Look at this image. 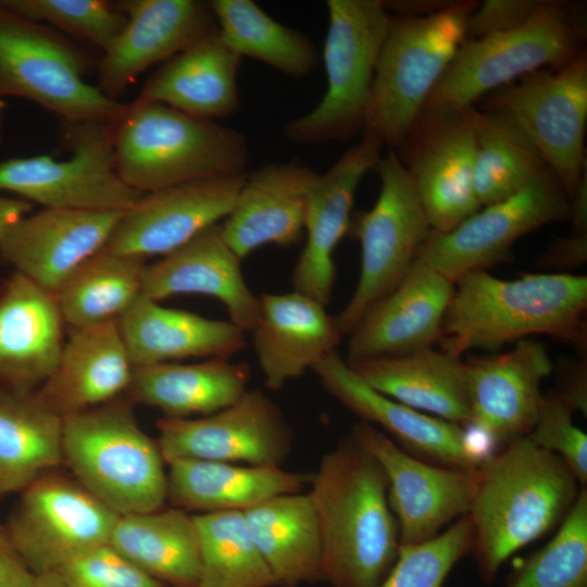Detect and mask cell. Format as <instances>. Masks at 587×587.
<instances>
[{"label": "cell", "mask_w": 587, "mask_h": 587, "mask_svg": "<svg viewBox=\"0 0 587 587\" xmlns=\"http://www.w3.org/2000/svg\"><path fill=\"white\" fill-rule=\"evenodd\" d=\"M251 333L265 386L273 391L313 371L342 337L326 305L295 290L261 295Z\"/></svg>", "instance_id": "obj_28"}, {"label": "cell", "mask_w": 587, "mask_h": 587, "mask_svg": "<svg viewBox=\"0 0 587 587\" xmlns=\"http://www.w3.org/2000/svg\"><path fill=\"white\" fill-rule=\"evenodd\" d=\"M205 587H276L243 512L193 514Z\"/></svg>", "instance_id": "obj_41"}, {"label": "cell", "mask_w": 587, "mask_h": 587, "mask_svg": "<svg viewBox=\"0 0 587 587\" xmlns=\"http://www.w3.org/2000/svg\"><path fill=\"white\" fill-rule=\"evenodd\" d=\"M157 428L166 464L196 460L282 467L294 448L290 423L260 388H248L233 404L210 415L161 417Z\"/></svg>", "instance_id": "obj_14"}, {"label": "cell", "mask_w": 587, "mask_h": 587, "mask_svg": "<svg viewBox=\"0 0 587 587\" xmlns=\"http://www.w3.org/2000/svg\"><path fill=\"white\" fill-rule=\"evenodd\" d=\"M122 213L43 209L2 230L0 258L54 294L83 262L104 248Z\"/></svg>", "instance_id": "obj_23"}, {"label": "cell", "mask_w": 587, "mask_h": 587, "mask_svg": "<svg viewBox=\"0 0 587 587\" xmlns=\"http://www.w3.org/2000/svg\"><path fill=\"white\" fill-rule=\"evenodd\" d=\"M111 134L121 178L142 193L247 173L249 143L243 134L160 102L124 103L111 121Z\"/></svg>", "instance_id": "obj_4"}, {"label": "cell", "mask_w": 587, "mask_h": 587, "mask_svg": "<svg viewBox=\"0 0 587 587\" xmlns=\"http://www.w3.org/2000/svg\"><path fill=\"white\" fill-rule=\"evenodd\" d=\"M466 364L470 424L503 447L532 430L552 363L541 344L523 339L509 351Z\"/></svg>", "instance_id": "obj_24"}, {"label": "cell", "mask_w": 587, "mask_h": 587, "mask_svg": "<svg viewBox=\"0 0 587 587\" xmlns=\"http://www.w3.org/2000/svg\"><path fill=\"white\" fill-rule=\"evenodd\" d=\"M383 143L370 133L348 149L325 173L319 174L309 195L305 245L291 274L292 290L327 305L336 279L334 251L349 232L354 195L362 177L375 170Z\"/></svg>", "instance_id": "obj_20"}, {"label": "cell", "mask_w": 587, "mask_h": 587, "mask_svg": "<svg viewBox=\"0 0 587 587\" xmlns=\"http://www.w3.org/2000/svg\"><path fill=\"white\" fill-rule=\"evenodd\" d=\"M350 437L384 471L400 546L430 539L451 521L467 514L476 467L464 470L424 461L365 422L354 424Z\"/></svg>", "instance_id": "obj_17"}, {"label": "cell", "mask_w": 587, "mask_h": 587, "mask_svg": "<svg viewBox=\"0 0 587 587\" xmlns=\"http://www.w3.org/2000/svg\"><path fill=\"white\" fill-rule=\"evenodd\" d=\"M545 262L558 267H575L587 259V233L572 232L553 241L545 253Z\"/></svg>", "instance_id": "obj_49"}, {"label": "cell", "mask_w": 587, "mask_h": 587, "mask_svg": "<svg viewBox=\"0 0 587 587\" xmlns=\"http://www.w3.org/2000/svg\"><path fill=\"white\" fill-rule=\"evenodd\" d=\"M250 375L247 363L222 358L136 366L125 395L133 403L159 409L163 417L205 416L237 401Z\"/></svg>", "instance_id": "obj_34"}, {"label": "cell", "mask_w": 587, "mask_h": 587, "mask_svg": "<svg viewBox=\"0 0 587 587\" xmlns=\"http://www.w3.org/2000/svg\"><path fill=\"white\" fill-rule=\"evenodd\" d=\"M18 14L47 23L104 51L126 24L117 3L104 0H1Z\"/></svg>", "instance_id": "obj_44"}, {"label": "cell", "mask_w": 587, "mask_h": 587, "mask_svg": "<svg viewBox=\"0 0 587 587\" xmlns=\"http://www.w3.org/2000/svg\"><path fill=\"white\" fill-rule=\"evenodd\" d=\"M0 122H1V104H0Z\"/></svg>", "instance_id": "obj_53"}, {"label": "cell", "mask_w": 587, "mask_h": 587, "mask_svg": "<svg viewBox=\"0 0 587 587\" xmlns=\"http://www.w3.org/2000/svg\"><path fill=\"white\" fill-rule=\"evenodd\" d=\"M544 0H486L466 22V38H480L513 29L529 20Z\"/></svg>", "instance_id": "obj_47"}, {"label": "cell", "mask_w": 587, "mask_h": 587, "mask_svg": "<svg viewBox=\"0 0 587 587\" xmlns=\"http://www.w3.org/2000/svg\"><path fill=\"white\" fill-rule=\"evenodd\" d=\"M583 488L559 455L527 437L480 462L466 515L482 579L492 582L513 553L559 526Z\"/></svg>", "instance_id": "obj_1"}, {"label": "cell", "mask_w": 587, "mask_h": 587, "mask_svg": "<svg viewBox=\"0 0 587 587\" xmlns=\"http://www.w3.org/2000/svg\"><path fill=\"white\" fill-rule=\"evenodd\" d=\"M89 67L73 42L0 0V99L29 100L63 123L111 122L124 103L86 80Z\"/></svg>", "instance_id": "obj_9"}, {"label": "cell", "mask_w": 587, "mask_h": 587, "mask_svg": "<svg viewBox=\"0 0 587 587\" xmlns=\"http://www.w3.org/2000/svg\"><path fill=\"white\" fill-rule=\"evenodd\" d=\"M470 108L423 110L398 148L435 232L453 229L482 208L474 188L475 136Z\"/></svg>", "instance_id": "obj_16"}, {"label": "cell", "mask_w": 587, "mask_h": 587, "mask_svg": "<svg viewBox=\"0 0 587 587\" xmlns=\"http://www.w3.org/2000/svg\"><path fill=\"white\" fill-rule=\"evenodd\" d=\"M166 501L187 512L246 511L277 496L300 492L312 474L283 467L178 460L167 464Z\"/></svg>", "instance_id": "obj_33"}, {"label": "cell", "mask_w": 587, "mask_h": 587, "mask_svg": "<svg viewBox=\"0 0 587 587\" xmlns=\"http://www.w3.org/2000/svg\"><path fill=\"white\" fill-rule=\"evenodd\" d=\"M559 394L567 400L575 411L587 414V369L585 361H578L565 367L562 376V389Z\"/></svg>", "instance_id": "obj_50"}, {"label": "cell", "mask_w": 587, "mask_h": 587, "mask_svg": "<svg viewBox=\"0 0 587 587\" xmlns=\"http://www.w3.org/2000/svg\"><path fill=\"white\" fill-rule=\"evenodd\" d=\"M126 24L102 51L98 85L116 100L148 68L164 63L217 32L210 2L198 0H123Z\"/></svg>", "instance_id": "obj_19"}, {"label": "cell", "mask_w": 587, "mask_h": 587, "mask_svg": "<svg viewBox=\"0 0 587 587\" xmlns=\"http://www.w3.org/2000/svg\"><path fill=\"white\" fill-rule=\"evenodd\" d=\"M505 587H587V491L554 536L510 576Z\"/></svg>", "instance_id": "obj_42"}, {"label": "cell", "mask_w": 587, "mask_h": 587, "mask_svg": "<svg viewBox=\"0 0 587 587\" xmlns=\"http://www.w3.org/2000/svg\"><path fill=\"white\" fill-rule=\"evenodd\" d=\"M66 323L53 292L18 272L0 284V386L36 391L55 370Z\"/></svg>", "instance_id": "obj_25"}, {"label": "cell", "mask_w": 587, "mask_h": 587, "mask_svg": "<svg viewBox=\"0 0 587 587\" xmlns=\"http://www.w3.org/2000/svg\"><path fill=\"white\" fill-rule=\"evenodd\" d=\"M27 587H64L57 572L36 574Z\"/></svg>", "instance_id": "obj_52"}, {"label": "cell", "mask_w": 587, "mask_h": 587, "mask_svg": "<svg viewBox=\"0 0 587 587\" xmlns=\"http://www.w3.org/2000/svg\"><path fill=\"white\" fill-rule=\"evenodd\" d=\"M241 259L225 241L221 223L147 265L141 295L161 301L165 298L197 294L216 298L229 321L245 333L251 332L260 312V297L248 286Z\"/></svg>", "instance_id": "obj_27"}, {"label": "cell", "mask_w": 587, "mask_h": 587, "mask_svg": "<svg viewBox=\"0 0 587 587\" xmlns=\"http://www.w3.org/2000/svg\"><path fill=\"white\" fill-rule=\"evenodd\" d=\"M472 545V525L464 515L430 539L400 546L395 563L376 587H442Z\"/></svg>", "instance_id": "obj_43"}, {"label": "cell", "mask_w": 587, "mask_h": 587, "mask_svg": "<svg viewBox=\"0 0 587 587\" xmlns=\"http://www.w3.org/2000/svg\"><path fill=\"white\" fill-rule=\"evenodd\" d=\"M575 410L559 392L542 396L534 426L526 436L559 455L577 478L587 484V436L573 422Z\"/></svg>", "instance_id": "obj_45"}, {"label": "cell", "mask_w": 587, "mask_h": 587, "mask_svg": "<svg viewBox=\"0 0 587 587\" xmlns=\"http://www.w3.org/2000/svg\"><path fill=\"white\" fill-rule=\"evenodd\" d=\"M246 176L204 178L143 193L121 214L104 249L142 259L173 252L229 215Z\"/></svg>", "instance_id": "obj_18"}, {"label": "cell", "mask_w": 587, "mask_h": 587, "mask_svg": "<svg viewBox=\"0 0 587 587\" xmlns=\"http://www.w3.org/2000/svg\"><path fill=\"white\" fill-rule=\"evenodd\" d=\"M146 259L107 249L83 262L54 296L70 328L117 321L141 295Z\"/></svg>", "instance_id": "obj_39"}, {"label": "cell", "mask_w": 587, "mask_h": 587, "mask_svg": "<svg viewBox=\"0 0 587 587\" xmlns=\"http://www.w3.org/2000/svg\"><path fill=\"white\" fill-rule=\"evenodd\" d=\"M454 283L415 259L402 280L374 303L349 334L347 361L433 348L441 336Z\"/></svg>", "instance_id": "obj_22"}, {"label": "cell", "mask_w": 587, "mask_h": 587, "mask_svg": "<svg viewBox=\"0 0 587 587\" xmlns=\"http://www.w3.org/2000/svg\"><path fill=\"white\" fill-rule=\"evenodd\" d=\"M197 587H205V586H202V585H198Z\"/></svg>", "instance_id": "obj_54"}, {"label": "cell", "mask_w": 587, "mask_h": 587, "mask_svg": "<svg viewBox=\"0 0 587 587\" xmlns=\"http://www.w3.org/2000/svg\"><path fill=\"white\" fill-rule=\"evenodd\" d=\"M117 516L59 466L18 494L5 526L28 569L42 574L108 544Z\"/></svg>", "instance_id": "obj_13"}, {"label": "cell", "mask_w": 587, "mask_h": 587, "mask_svg": "<svg viewBox=\"0 0 587 587\" xmlns=\"http://www.w3.org/2000/svg\"><path fill=\"white\" fill-rule=\"evenodd\" d=\"M323 389L361 422L380 427L407 452L434 464L464 470L479 463L461 425L407 407L370 387L335 351L314 369Z\"/></svg>", "instance_id": "obj_21"}, {"label": "cell", "mask_w": 587, "mask_h": 587, "mask_svg": "<svg viewBox=\"0 0 587 587\" xmlns=\"http://www.w3.org/2000/svg\"><path fill=\"white\" fill-rule=\"evenodd\" d=\"M453 1L446 0H401L383 1L387 12H395L397 17H422L435 14Z\"/></svg>", "instance_id": "obj_51"}, {"label": "cell", "mask_w": 587, "mask_h": 587, "mask_svg": "<svg viewBox=\"0 0 587 587\" xmlns=\"http://www.w3.org/2000/svg\"><path fill=\"white\" fill-rule=\"evenodd\" d=\"M317 176L312 168L294 163H267L247 173L233 210L221 223L227 245L242 260L265 245L298 243Z\"/></svg>", "instance_id": "obj_26"}, {"label": "cell", "mask_w": 587, "mask_h": 587, "mask_svg": "<svg viewBox=\"0 0 587 587\" xmlns=\"http://www.w3.org/2000/svg\"><path fill=\"white\" fill-rule=\"evenodd\" d=\"M310 484L322 538L323 582L330 587H376L400 548L380 465L349 436L322 457Z\"/></svg>", "instance_id": "obj_2"}, {"label": "cell", "mask_w": 587, "mask_h": 587, "mask_svg": "<svg viewBox=\"0 0 587 587\" xmlns=\"http://www.w3.org/2000/svg\"><path fill=\"white\" fill-rule=\"evenodd\" d=\"M165 464L127 397L62 419V466L118 515L164 507Z\"/></svg>", "instance_id": "obj_5"}, {"label": "cell", "mask_w": 587, "mask_h": 587, "mask_svg": "<svg viewBox=\"0 0 587 587\" xmlns=\"http://www.w3.org/2000/svg\"><path fill=\"white\" fill-rule=\"evenodd\" d=\"M570 199L550 168L517 193L482 207L453 229L430 230L417 251L451 282L503 260L524 235L552 222L569 220Z\"/></svg>", "instance_id": "obj_15"}, {"label": "cell", "mask_w": 587, "mask_h": 587, "mask_svg": "<svg viewBox=\"0 0 587 587\" xmlns=\"http://www.w3.org/2000/svg\"><path fill=\"white\" fill-rule=\"evenodd\" d=\"M485 110L508 114L530 138L571 199L587 172V54L541 68L485 96Z\"/></svg>", "instance_id": "obj_11"}, {"label": "cell", "mask_w": 587, "mask_h": 587, "mask_svg": "<svg viewBox=\"0 0 587 587\" xmlns=\"http://www.w3.org/2000/svg\"><path fill=\"white\" fill-rule=\"evenodd\" d=\"M346 362L370 387L407 407L461 426L471 421L466 364L461 357L427 348Z\"/></svg>", "instance_id": "obj_31"}, {"label": "cell", "mask_w": 587, "mask_h": 587, "mask_svg": "<svg viewBox=\"0 0 587 587\" xmlns=\"http://www.w3.org/2000/svg\"><path fill=\"white\" fill-rule=\"evenodd\" d=\"M375 170L380 180L378 198L371 210L351 218L349 228L361 247V268L351 298L335 316L342 336L397 287L432 230L398 153L390 149Z\"/></svg>", "instance_id": "obj_10"}, {"label": "cell", "mask_w": 587, "mask_h": 587, "mask_svg": "<svg viewBox=\"0 0 587 587\" xmlns=\"http://www.w3.org/2000/svg\"><path fill=\"white\" fill-rule=\"evenodd\" d=\"M35 575L15 548L7 526L0 524V587H27Z\"/></svg>", "instance_id": "obj_48"}, {"label": "cell", "mask_w": 587, "mask_h": 587, "mask_svg": "<svg viewBox=\"0 0 587 587\" xmlns=\"http://www.w3.org/2000/svg\"><path fill=\"white\" fill-rule=\"evenodd\" d=\"M585 34L576 5L544 0L529 20L513 29L466 38L424 110H464L526 74L561 66L584 50Z\"/></svg>", "instance_id": "obj_7"}, {"label": "cell", "mask_w": 587, "mask_h": 587, "mask_svg": "<svg viewBox=\"0 0 587 587\" xmlns=\"http://www.w3.org/2000/svg\"><path fill=\"white\" fill-rule=\"evenodd\" d=\"M326 8L327 87L315 108L285 124L284 137L297 145L347 141L364 132L375 66L390 23L382 0H328Z\"/></svg>", "instance_id": "obj_8"}, {"label": "cell", "mask_w": 587, "mask_h": 587, "mask_svg": "<svg viewBox=\"0 0 587 587\" xmlns=\"http://www.w3.org/2000/svg\"><path fill=\"white\" fill-rule=\"evenodd\" d=\"M241 60L217 30L162 63L136 99L216 122L239 107L237 73Z\"/></svg>", "instance_id": "obj_32"}, {"label": "cell", "mask_w": 587, "mask_h": 587, "mask_svg": "<svg viewBox=\"0 0 587 587\" xmlns=\"http://www.w3.org/2000/svg\"><path fill=\"white\" fill-rule=\"evenodd\" d=\"M133 372L117 321L70 328L55 370L36 392L63 419L122 397Z\"/></svg>", "instance_id": "obj_29"}, {"label": "cell", "mask_w": 587, "mask_h": 587, "mask_svg": "<svg viewBox=\"0 0 587 587\" xmlns=\"http://www.w3.org/2000/svg\"><path fill=\"white\" fill-rule=\"evenodd\" d=\"M243 515L276 587L323 582L322 538L309 492L274 497Z\"/></svg>", "instance_id": "obj_35"}, {"label": "cell", "mask_w": 587, "mask_h": 587, "mask_svg": "<svg viewBox=\"0 0 587 587\" xmlns=\"http://www.w3.org/2000/svg\"><path fill=\"white\" fill-rule=\"evenodd\" d=\"M117 326L134 367L190 358L230 359L247 346L246 333L230 321L165 308L142 295Z\"/></svg>", "instance_id": "obj_30"}, {"label": "cell", "mask_w": 587, "mask_h": 587, "mask_svg": "<svg viewBox=\"0 0 587 587\" xmlns=\"http://www.w3.org/2000/svg\"><path fill=\"white\" fill-rule=\"evenodd\" d=\"M479 2L453 1L422 17H397L382 45L363 133L399 148L457 51L466 39V22Z\"/></svg>", "instance_id": "obj_6"}, {"label": "cell", "mask_w": 587, "mask_h": 587, "mask_svg": "<svg viewBox=\"0 0 587 587\" xmlns=\"http://www.w3.org/2000/svg\"><path fill=\"white\" fill-rule=\"evenodd\" d=\"M586 309V276L525 274L501 279L486 270L470 272L454 282L440 349L461 357L467 350H495L536 334L583 349Z\"/></svg>", "instance_id": "obj_3"}, {"label": "cell", "mask_w": 587, "mask_h": 587, "mask_svg": "<svg viewBox=\"0 0 587 587\" xmlns=\"http://www.w3.org/2000/svg\"><path fill=\"white\" fill-rule=\"evenodd\" d=\"M218 34L239 57L258 60L291 78H303L319 54L302 32L280 24L252 0L209 1Z\"/></svg>", "instance_id": "obj_40"}, {"label": "cell", "mask_w": 587, "mask_h": 587, "mask_svg": "<svg viewBox=\"0 0 587 587\" xmlns=\"http://www.w3.org/2000/svg\"><path fill=\"white\" fill-rule=\"evenodd\" d=\"M475 136L474 188L480 207L504 200L549 168L539 150L508 114L470 108Z\"/></svg>", "instance_id": "obj_38"}, {"label": "cell", "mask_w": 587, "mask_h": 587, "mask_svg": "<svg viewBox=\"0 0 587 587\" xmlns=\"http://www.w3.org/2000/svg\"><path fill=\"white\" fill-rule=\"evenodd\" d=\"M71 150L66 160L49 154L14 158L0 163V190L39 203L45 209L124 212L143 195L120 176L111 122L64 123Z\"/></svg>", "instance_id": "obj_12"}, {"label": "cell", "mask_w": 587, "mask_h": 587, "mask_svg": "<svg viewBox=\"0 0 587 587\" xmlns=\"http://www.w3.org/2000/svg\"><path fill=\"white\" fill-rule=\"evenodd\" d=\"M109 545L168 587H197L201 578L193 514L178 508L118 515Z\"/></svg>", "instance_id": "obj_36"}, {"label": "cell", "mask_w": 587, "mask_h": 587, "mask_svg": "<svg viewBox=\"0 0 587 587\" xmlns=\"http://www.w3.org/2000/svg\"><path fill=\"white\" fill-rule=\"evenodd\" d=\"M62 466V417L36 391L0 386V500Z\"/></svg>", "instance_id": "obj_37"}, {"label": "cell", "mask_w": 587, "mask_h": 587, "mask_svg": "<svg viewBox=\"0 0 587 587\" xmlns=\"http://www.w3.org/2000/svg\"><path fill=\"white\" fill-rule=\"evenodd\" d=\"M64 587H168L108 544L75 558L57 571Z\"/></svg>", "instance_id": "obj_46"}]
</instances>
